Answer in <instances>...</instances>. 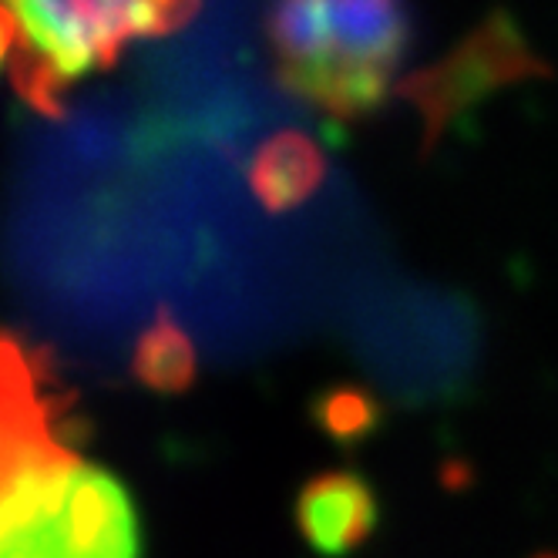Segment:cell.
<instances>
[{"label":"cell","mask_w":558,"mask_h":558,"mask_svg":"<svg viewBox=\"0 0 558 558\" xmlns=\"http://www.w3.org/2000/svg\"><path fill=\"white\" fill-rule=\"evenodd\" d=\"M276 82L337 122H356L397 92L411 48L404 0H272Z\"/></svg>","instance_id":"cell-2"},{"label":"cell","mask_w":558,"mask_h":558,"mask_svg":"<svg viewBox=\"0 0 558 558\" xmlns=\"http://www.w3.org/2000/svg\"><path fill=\"white\" fill-rule=\"evenodd\" d=\"M532 74H542L538 58H532L505 24H492L471 41H464L448 61L404 77L397 85V95L408 98L421 111V148L427 155L458 114H464L488 92L508 82H522V77Z\"/></svg>","instance_id":"cell-4"},{"label":"cell","mask_w":558,"mask_h":558,"mask_svg":"<svg viewBox=\"0 0 558 558\" xmlns=\"http://www.w3.org/2000/svg\"><path fill=\"white\" fill-rule=\"evenodd\" d=\"M313 424L340 448H361L377 434L384 408L377 393L361 384H333L313 397Z\"/></svg>","instance_id":"cell-8"},{"label":"cell","mask_w":558,"mask_h":558,"mask_svg":"<svg viewBox=\"0 0 558 558\" xmlns=\"http://www.w3.org/2000/svg\"><path fill=\"white\" fill-rule=\"evenodd\" d=\"M246 182L266 213L300 209L327 182V155L303 132H276L250 158Z\"/></svg>","instance_id":"cell-6"},{"label":"cell","mask_w":558,"mask_h":558,"mask_svg":"<svg viewBox=\"0 0 558 558\" xmlns=\"http://www.w3.org/2000/svg\"><path fill=\"white\" fill-rule=\"evenodd\" d=\"M132 374L151 393H185L198 374V353L169 306H158L132 350Z\"/></svg>","instance_id":"cell-7"},{"label":"cell","mask_w":558,"mask_h":558,"mask_svg":"<svg viewBox=\"0 0 558 558\" xmlns=\"http://www.w3.org/2000/svg\"><path fill=\"white\" fill-rule=\"evenodd\" d=\"M296 529L303 542L327 558H343L361 548L380 522L374 485L350 468L320 471L296 495Z\"/></svg>","instance_id":"cell-5"},{"label":"cell","mask_w":558,"mask_h":558,"mask_svg":"<svg viewBox=\"0 0 558 558\" xmlns=\"http://www.w3.org/2000/svg\"><path fill=\"white\" fill-rule=\"evenodd\" d=\"M71 390L51 353L4 337L0 367V558H142L138 511L77 451Z\"/></svg>","instance_id":"cell-1"},{"label":"cell","mask_w":558,"mask_h":558,"mask_svg":"<svg viewBox=\"0 0 558 558\" xmlns=\"http://www.w3.org/2000/svg\"><path fill=\"white\" fill-rule=\"evenodd\" d=\"M198 0H4V58L17 95L58 118L68 85L108 71L135 41L172 34Z\"/></svg>","instance_id":"cell-3"},{"label":"cell","mask_w":558,"mask_h":558,"mask_svg":"<svg viewBox=\"0 0 558 558\" xmlns=\"http://www.w3.org/2000/svg\"><path fill=\"white\" fill-rule=\"evenodd\" d=\"M535 558H558V551H542V555H535Z\"/></svg>","instance_id":"cell-9"}]
</instances>
